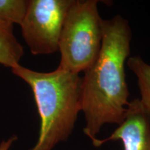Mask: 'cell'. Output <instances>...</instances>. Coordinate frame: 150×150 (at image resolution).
<instances>
[{"instance_id": "4", "label": "cell", "mask_w": 150, "mask_h": 150, "mask_svg": "<svg viewBox=\"0 0 150 150\" xmlns=\"http://www.w3.org/2000/svg\"><path fill=\"white\" fill-rule=\"evenodd\" d=\"M73 0H29L20 24L24 40L33 55L55 53L65 18Z\"/></svg>"}, {"instance_id": "5", "label": "cell", "mask_w": 150, "mask_h": 150, "mask_svg": "<svg viewBox=\"0 0 150 150\" xmlns=\"http://www.w3.org/2000/svg\"><path fill=\"white\" fill-rule=\"evenodd\" d=\"M111 140H120L124 150H150V112L138 98L129 103L123 122L110 136L102 140L97 138L92 143L99 147Z\"/></svg>"}, {"instance_id": "6", "label": "cell", "mask_w": 150, "mask_h": 150, "mask_svg": "<svg viewBox=\"0 0 150 150\" xmlns=\"http://www.w3.org/2000/svg\"><path fill=\"white\" fill-rule=\"evenodd\" d=\"M24 53L13 33V24L0 20V64L13 68L20 65Z\"/></svg>"}, {"instance_id": "2", "label": "cell", "mask_w": 150, "mask_h": 150, "mask_svg": "<svg viewBox=\"0 0 150 150\" xmlns=\"http://www.w3.org/2000/svg\"><path fill=\"white\" fill-rule=\"evenodd\" d=\"M11 71L32 90L40 116L38 139L30 150H52L66 141L81 111L82 77L58 67L39 72L18 65Z\"/></svg>"}, {"instance_id": "3", "label": "cell", "mask_w": 150, "mask_h": 150, "mask_svg": "<svg viewBox=\"0 0 150 150\" xmlns=\"http://www.w3.org/2000/svg\"><path fill=\"white\" fill-rule=\"evenodd\" d=\"M97 0H73L65 16L59 50L58 68L79 74L98 57L103 39V19Z\"/></svg>"}, {"instance_id": "1", "label": "cell", "mask_w": 150, "mask_h": 150, "mask_svg": "<svg viewBox=\"0 0 150 150\" xmlns=\"http://www.w3.org/2000/svg\"><path fill=\"white\" fill-rule=\"evenodd\" d=\"M99 54L82 77L81 111L86 120L83 133L91 140L106 124L120 125L126 116L129 91L125 63L132 38L129 21L117 15L103 20Z\"/></svg>"}, {"instance_id": "8", "label": "cell", "mask_w": 150, "mask_h": 150, "mask_svg": "<svg viewBox=\"0 0 150 150\" xmlns=\"http://www.w3.org/2000/svg\"><path fill=\"white\" fill-rule=\"evenodd\" d=\"M27 5V0H0V20L20 25Z\"/></svg>"}, {"instance_id": "7", "label": "cell", "mask_w": 150, "mask_h": 150, "mask_svg": "<svg viewBox=\"0 0 150 150\" xmlns=\"http://www.w3.org/2000/svg\"><path fill=\"white\" fill-rule=\"evenodd\" d=\"M127 64L138 78L140 102L144 108L150 112V65L140 56L129 57Z\"/></svg>"}, {"instance_id": "9", "label": "cell", "mask_w": 150, "mask_h": 150, "mask_svg": "<svg viewBox=\"0 0 150 150\" xmlns=\"http://www.w3.org/2000/svg\"><path fill=\"white\" fill-rule=\"evenodd\" d=\"M18 140V136L16 135L11 136L8 139L3 140L0 142V150H9L14 142Z\"/></svg>"}]
</instances>
